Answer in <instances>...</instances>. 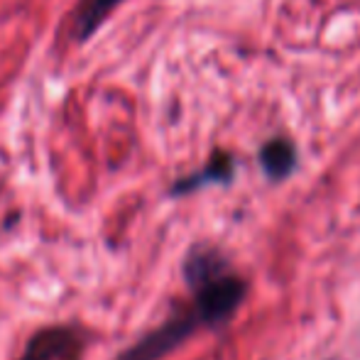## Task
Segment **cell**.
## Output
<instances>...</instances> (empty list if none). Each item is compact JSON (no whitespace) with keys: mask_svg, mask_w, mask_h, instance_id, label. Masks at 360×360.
<instances>
[{"mask_svg":"<svg viewBox=\"0 0 360 360\" xmlns=\"http://www.w3.org/2000/svg\"><path fill=\"white\" fill-rule=\"evenodd\" d=\"M184 280L191 292L194 314L204 328L228 323L248 297V282L214 245H196L184 260Z\"/></svg>","mask_w":360,"mask_h":360,"instance_id":"obj_1","label":"cell"},{"mask_svg":"<svg viewBox=\"0 0 360 360\" xmlns=\"http://www.w3.org/2000/svg\"><path fill=\"white\" fill-rule=\"evenodd\" d=\"M201 321L194 314L191 307L179 309L176 314H172L162 326H157L155 331H150L145 338H140L133 348L123 353L118 360H160L165 358L167 353H172L174 348H179L186 338L194 331H199Z\"/></svg>","mask_w":360,"mask_h":360,"instance_id":"obj_2","label":"cell"},{"mask_svg":"<svg viewBox=\"0 0 360 360\" xmlns=\"http://www.w3.org/2000/svg\"><path fill=\"white\" fill-rule=\"evenodd\" d=\"M81 338L74 328L54 326L34 333L27 341L22 353V360H67L79 356Z\"/></svg>","mask_w":360,"mask_h":360,"instance_id":"obj_3","label":"cell"},{"mask_svg":"<svg viewBox=\"0 0 360 360\" xmlns=\"http://www.w3.org/2000/svg\"><path fill=\"white\" fill-rule=\"evenodd\" d=\"M236 174V162L228 152H221L218 150L209 162H206L204 169L194 172V174L184 176L179 179L174 186H172V194L179 196V194H189V191H196L206 184H228Z\"/></svg>","mask_w":360,"mask_h":360,"instance_id":"obj_4","label":"cell"},{"mask_svg":"<svg viewBox=\"0 0 360 360\" xmlns=\"http://www.w3.org/2000/svg\"><path fill=\"white\" fill-rule=\"evenodd\" d=\"M260 165L267 179L282 181L297 169V147L287 138H275L262 145L260 150Z\"/></svg>","mask_w":360,"mask_h":360,"instance_id":"obj_5","label":"cell"},{"mask_svg":"<svg viewBox=\"0 0 360 360\" xmlns=\"http://www.w3.org/2000/svg\"><path fill=\"white\" fill-rule=\"evenodd\" d=\"M120 0H81L74 10V22H72V37L84 42L89 39L96 30L101 27L110 10L118 5Z\"/></svg>","mask_w":360,"mask_h":360,"instance_id":"obj_6","label":"cell"}]
</instances>
